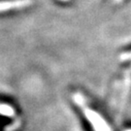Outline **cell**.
I'll return each mask as SVG.
<instances>
[{"label":"cell","instance_id":"6da1fadb","mask_svg":"<svg viewBox=\"0 0 131 131\" xmlns=\"http://www.w3.org/2000/svg\"><path fill=\"white\" fill-rule=\"evenodd\" d=\"M81 108L94 131H112L107 122L97 112L91 110L86 105H84Z\"/></svg>","mask_w":131,"mask_h":131},{"label":"cell","instance_id":"7a4b0ae2","mask_svg":"<svg viewBox=\"0 0 131 131\" xmlns=\"http://www.w3.org/2000/svg\"><path fill=\"white\" fill-rule=\"evenodd\" d=\"M32 4V0H11V1H0V12L9 10L23 9Z\"/></svg>","mask_w":131,"mask_h":131},{"label":"cell","instance_id":"3957f363","mask_svg":"<svg viewBox=\"0 0 131 131\" xmlns=\"http://www.w3.org/2000/svg\"><path fill=\"white\" fill-rule=\"evenodd\" d=\"M0 115L5 117H12L15 116V110L8 104H0Z\"/></svg>","mask_w":131,"mask_h":131},{"label":"cell","instance_id":"277c9868","mask_svg":"<svg viewBox=\"0 0 131 131\" xmlns=\"http://www.w3.org/2000/svg\"><path fill=\"white\" fill-rule=\"evenodd\" d=\"M20 126V121H16V122H14L12 124H10V125H8V126L5 128V131H15V130H18V128Z\"/></svg>","mask_w":131,"mask_h":131},{"label":"cell","instance_id":"5b68a950","mask_svg":"<svg viewBox=\"0 0 131 131\" xmlns=\"http://www.w3.org/2000/svg\"><path fill=\"white\" fill-rule=\"evenodd\" d=\"M121 59L122 60H128L131 59V52H126V53H123L121 56Z\"/></svg>","mask_w":131,"mask_h":131},{"label":"cell","instance_id":"8992f818","mask_svg":"<svg viewBox=\"0 0 131 131\" xmlns=\"http://www.w3.org/2000/svg\"><path fill=\"white\" fill-rule=\"evenodd\" d=\"M122 0H115V2H117V3H119V2H122Z\"/></svg>","mask_w":131,"mask_h":131},{"label":"cell","instance_id":"52a82bcc","mask_svg":"<svg viewBox=\"0 0 131 131\" xmlns=\"http://www.w3.org/2000/svg\"><path fill=\"white\" fill-rule=\"evenodd\" d=\"M59 1H69V0H59Z\"/></svg>","mask_w":131,"mask_h":131},{"label":"cell","instance_id":"ba28073f","mask_svg":"<svg viewBox=\"0 0 131 131\" xmlns=\"http://www.w3.org/2000/svg\"><path fill=\"white\" fill-rule=\"evenodd\" d=\"M126 131H131V129H129V130H126Z\"/></svg>","mask_w":131,"mask_h":131}]
</instances>
